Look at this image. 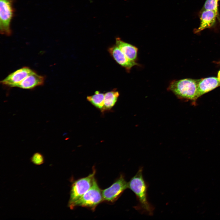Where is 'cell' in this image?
I'll return each instance as SVG.
<instances>
[{"label": "cell", "instance_id": "obj_1", "mask_svg": "<svg viewBox=\"0 0 220 220\" xmlns=\"http://www.w3.org/2000/svg\"><path fill=\"white\" fill-rule=\"evenodd\" d=\"M143 169L141 167L136 174L128 183V188L135 194L138 204L134 208L142 213L152 215L154 207L149 202L147 195L148 185L143 175Z\"/></svg>", "mask_w": 220, "mask_h": 220}, {"label": "cell", "instance_id": "obj_2", "mask_svg": "<svg viewBox=\"0 0 220 220\" xmlns=\"http://www.w3.org/2000/svg\"><path fill=\"white\" fill-rule=\"evenodd\" d=\"M199 79H185L174 80L168 88L180 99L192 101L195 105Z\"/></svg>", "mask_w": 220, "mask_h": 220}, {"label": "cell", "instance_id": "obj_3", "mask_svg": "<svg viewBox=\"0 0 220 220\" xmlns=\"http://www.w3.org/2000/svg\"><path fill=\"white\" fill-rule=\"evenodd\" d=\"M103 201L102 190L95 179L90 188L68 207L72 209L76 207L81 206L94 211L96 207Z\"/></svg>", "mask_w": 220, "mask_h": 220}, {"label": "cell", "instance_id": "obj_4", "mask_svg": "<svg viewBox=\"0 0 220 220\" xmlns=\"http://www.w3.org/2000/svg\"><path fill=\"white\" fill-rule=\"evenodd\" d=\"M95 170L94 169L92 173L88 176L79 179L73 183L71 187L68 207L79 199L90 188L95 179Z\"/></svg>", "mask_w": 220, "mask_h": 220}, {"label": "cell", "instance_id": "obj_5", "mask_svg": "<svg viewBox=\"0 0 220 220\" xmlns=\"http://www.w3.org/2000/svg\"><path fill=\"white\" fill-rule=\"evenodd\" d=\"M12 0H0V30L7 36L12 33L10 23L14 15Z\"/></svg>", "mask_w": 220, "mask_h": 220}, {"label": "cell", "instance_id": "obj_6", "mask_svg": "<svg viewBox=\"0 0 220 220\" xmlns=\"http://www.w3.org/2000/svg\"><path fill=\"white\" fill-rule=\"evenodd\" d=\"M127 188H128V183L124 176L121 174L112 185L102 190L103 201L112 203L115 201Z\"/></svg>", "mask_w": 220, "mask_h": 220}, {"label": "cell", "instance_id": "obj_7", "mask_svg": "<svg viewBox=\"0 0 220 220\" xmlns=\"http://www.w3.org/2000/svg\"><path fill=\"white\" fill-rule=\"evenodd\" d=\"M33 71L24 67L13 72L1 81L2 85L10 87H16L27 76Z\"/></svg>", "mask_w": 220, "mask_h": 220}, {"label": "cell", "instance_id": "obj_8", "mask_svg": "<svg viewBox=\"0 0 220 220\" xmlns=\"http://www.w3.org/2000/svg\"><path fill=\"white\" fill-rule=\"evenodd\" d=\"M108 51L115 61L127 71H129L134 66L138 65L136 61L128 58L116 45L109 47Z\"/></svg>", "mask_w": 220, "mask_h": 220}, {"label": "cell", "instance_id": "obj_9", "mask_svg": "<svg viewBox=\"0 0 220 220\" xmlns=\"http://www.w3.org/2000/svg\"><path fill=\"white\" fill-rule=\"evenodd\" d=\"M220 86L218 78L210 77L199 79L196 98V100L203 95Z\"/></svg>", "mask_w": 220, "mask_h": 220}, {"label": "cell", "instance_id": "obj_10", "mask_svg": "<svg viewBox=\"0 0 220 220\" xmlns=\"http://www.w3.org/2000/svg\"><path fill=\"white\" fill-rule=\"evenodd\" d=\"M45 80L44 76L38 75L33 71L16 87L24 89H31L38 86L43 85Z\"/></svg>", "mask_w": 220, "mask_h": 220}, {"label": "cell", "instance_id": "obj_11", "mask_svg": "<svg viewBox=\"0 0 220 220\" xmlns=\"http://www.w3.org/2000/svg\"><path fill=\"white\" fill-rule=\"evenodd\" d=\"M116 44L128 58L136 61L138 52V49L136 47L124 42L119 37L116 38Z\"/></svg>", "mask_w": 220, "mask_h": 220}, {"label": "cell", "instance_id": "obj_12", "mask_svg": "<svg viewBox=\"0 0 220 220\" xmlns=\"http://www.w3.org/2000/svg\"><path fill=\"white\" fill-rule=\"evenodd\" d=\"M218 13L211 10H205L202 13L200 23L195 32L198 33L205 29L212 27L215 24Z\"/></svg>", "mask_w": 220, "mask_h": 220}, {"label": "cell", "instance_id": "obj_13", "mask_svg": "<svg viewBox=\"0 0 220 220\" xmlns=\"http://www.w3.org/2000/svg\"><path fill=\"white\" fill-rule=\"evenodd\" d=\"M119 96V92L115 89L105 94L104 106L102 112L111 109L116 104Z\"/></svg>", "mask_w": 220, "mask_h": 220}, {"label": "cell", "instance_id": "obj_14", "mask_svg": "<svg viewBox=\"0 0 220 220\" xmlns=\"http://www.w3.org/2000/svg\"><path fill=\"white\" fill-rule=\"evenodd\" d=\"M105 94L96 91L94 95L88 96L87 100L95 107L102 111L104 106Z\"/></svg>", "mask_w": 220, "mask_h": 220}, {"label": "cell", "instance_id": "obj_15", "mask_svg": "<svg viewBox=\"0 0 220 220\" xmlns=\"http://www.w3.org/2000/svg\"><path fill=\"white\" fill-rule=\"evenodd\" d=\"M30 161L35 165H40L44 163V158L42 154L39 152H36L31 157Z\"/></svg>", "mask_w": 220, "mask_h": 220}, {"label": "cell", "instance_id": "obj_16", "mask_svg": "<svg viewBox=\"0 0 220 220\" xmlns=\"http://www.w3.org/2000/svg\"><path fill=\"white\" fill-rule=\"evenodd\" d=\"M218 0H206L204 6L206 10L213 11L218 13Z\"/></svg>", "mask_w": 220, "mask_h": 220}, {"label": "cell", "instance_id": "obj_17", "mask_svg": "<svg viewBox=\"0 0 220 220\" xmlns=\"http://www.w3.org/2000/svg\"><path fill=\"white\" fill-rule=\"evenodd\" d=\"M218 78L220 82V70L219 71L218 74Z\"/></svg>", "mask_w": 220, "mask_h": 220}, {"label": "cell", "instance_id": "obj_18", "mask_svg": "<svg viewBox=\"0 0 220 220\" xmlns=\"http://www.w3.org/2000/svg\"></svg>", "mask_w": 220, "mask_h": 220}]
</instances>
